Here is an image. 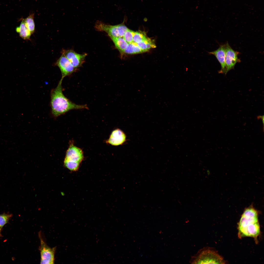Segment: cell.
Returning <instances> with one entry per match:
<instances>
[{
  "label": "cell",
  "mask_w": 264,
  "mask_h": 264,
  "mask_svg": "<svg viewBox=\"0 0 264 264\" xmlns=\"http://www.w3.org/2000/svg\"><path fill=\"white\" fill-rule=\"evenodd\" d=\"M62 81L60 79L56 87L51 91L50 105L53 115L57 117L71 110L87 109L86 105L76 104L65 96L63 92Z\"/></svg>",
  "instance_id": "cell-1"
},
{
  "label": "cell",
  "mask_w": 264,
  "mask_h": 264,
  "mask_svg": "<svg viewBox=\"0 0 264 264\" xmlns=\"http://www.w3.org/2000/svg\"><path fill=\"white\" fill-rule=\"evenodd\" d=\"M238 237H253L257 239L260 233L258 211L252 206L246 208L238 224Z\"/></svg>",
  "instance_id": "cell-2"
},
{
  "label": "cell",
  "mask_w": 264,
  "mask_h": 264,
  "mask_svg": "<svg viewBox=\"0 0 264 264\" xmlns=\"http://www.w3.org/2000/svg\"><path fill=\"white\" fill-rule=\"evenodd\" d=\"M190 262L194 264H223V258L215 251L208 247L200 249L192 258Z\"/></svg>",
  "instance_id": "cell-3"
},
{
  "label": "cell",
  "mask_w": 264,
  "mask_h": 264,
  "mask_svg": "<svg viewBox=\"0 0 264 264\" xmlns=\"http://www.w3.org/2000/svg\"><path fill=\"white\" fill-rule=\"evenodd\" d=\"M95 27L98 31L105 32L109 36L115 37H122L128 29L123 23L111 25L98 21L96 22Z\"/></svg>",
  "instance_id": "cell-4"
},
{
  "label": "cell",
  "mask_w": 264,
  "mask_h": 264,
  "mask_svg": "<svg viewBox=\"0 0 264 264\" xmlns=\"http://www.w3.org/2000/svg\"><path fill=\"white\" fill-rule=\"evenodd\" d=\"M39 236L40 243L39 247L41 256L40 264H54L56 247L51 248L48 246L43 238L41 231L39 233Z\"/></svg>",
  "instance_id": "cell-5"
},
{
  "label": "cell",
  "mask_w": 264,
  "mask_h": 264,
  "mask_svg": "<svg viewBox=\"0 0 264 264\" xmlns=\"http://www.w3.org/2000/svg\"><path fill=\"white\" fill-rule=\"evenodd\" d=\"M225 44L226 75L229 71L234 69L236 64L240 62L241 60L238 57L240 53L234 50L227 42Z\"/></svg>",
  "instance_id": "cell-6"
},
{
  "label": "cell",
  "mask_w": 264,
  "mask_h": 264,
  "mask_svg": "<svg viewBox=\"0 0 264 264\" xmlns=\"http://www.w3.org/2000/svg\"><path fill=\"white\" fill-rule=\"evenodd\" d=\"M62 54L64 55L76 68L80 66L84 62L86 54H80L72 50H63Z\"/></svg>",
  "instance_id": "cell-7"
},
{
  "label": "cell",
  "mask_w": 264,
  "mask_h": 264,
  "mask_svg": "<svg viewBox=\"0 0 264 264\" xmlns=\"http://www.w3.org/2000/svg\"><path fill=\"white\" fill-rule=\"evenodd\" d=\"M56 65L60 69L62 75L61 79L62 80L64 77L71 75L76 70V68L63 54L57 61Z\"/></svg>",
  "instance_id": "cell-8"
},
{
  "label": "cell",
  "mask_w": 264,
  "mask_h": 264,
  "mask_svg": "<svg viewBox=\"0 0 264 264\" xmlns=\"http://www.w3.org/2000/svg\"><path fill=\"white\" fill-rule=\"evenodd\" d=\"M209 55H214L220 63L221 66V70L219 73H224L225 74L226 67L225 60L226 57V49L225 44L220 45L219 48L214 51L208 52Z\"/></svg>",
  "instance_id": "cell-9"
},
{
  "label": "cell",
  "mask_w": 264,
  "mask_h": 264,
  "mask_svg": "<svg viewBox=\"0 0 264 264\" xmlns=\"http://www.w3.org/2000/svg\"><path fill=\"white\" fill-rule=\"evenodd\" d=\"M83 159L82 150L73 144H71L66 151L65 159L80 163Z\"/></svg>",
  "instance_id": "cell-10"
},
{
  "label": "cell",
  "mask_w": 264,
  "mask_h": 264,
  "mask_svg": "<svg viewBox=\"0 0 264 264\" xmlns=\"http://www.w3.org/2000/svg\"><path fill=\"white\" fill-rule=\"evenodd\" d=\"M126 136L121 130L117 129L112 132L107 142L112 145L117 146L122 144L126 141Z\"/></svg>",
  "instance_id": "cell-11"
},
{
  "label": "cell",
  "mask_w": 264,
  "mask_h": 264,
  "mask_svg": "<svg viewBox=\"0 0 264 264\" xmlns=\"http://www.w3.org/2000/svg\"><path fill=\"white\" fill-rule=\"evenodd\" d=\"M20 36L25 40H29L32 33L26 27L24 20H22L19 26L16 29Z\"/></svg>",
  "instance_id": "cell-12"
},
{
  "label": "cell",
  "mask_w": 264,
  "mask_h": 264,
  "mask_svg": "<svg viewBox=\"0 0 264 264\" xmlns=\"http://www.w3.org/2000/svg\"><path fill=\"white\" fill-rule=\"evenodd\" d=\"M113 42L116 47L121 52H123L128 44L123 37L109 36Z\"/></svg>",
  "instance_id": "cell-13"
},
{
  "label": "cell",
  "mask_w": 264,
  "mask_h": 264,
  "mask_svg": "<svg viewBox=\"0 0 264 264\" xmlns=\"http://www.w3.org/2000/svg\"><path fill=\"white\" fill-rule=\"evenodd\" d=\"M137 44L138 46L144 52L148 51L151 49L156 47L154 41L148 37H147L145 40Z\"/></svg>",
  "instance_id": "cell-14"
},
{
  "label": "cell",
  "mask_w": 264,
  "mask_h": 264,
  "mask_svg": "<svg viewBox=\"0 0 264 264\" xmlns=\"http://www.w3.org/2000/svg\"><path fill=\"white\" fill-rule=\"evenodd\" d=\"M144 52L138 45L137 44L133 42L128 44L123 53L130 54H134Z\"/></svg>",
  "instance_id": "cell-15"
},
{
  "label": "cell",
  "mask_w": 264,
  "mask_h": 264,
  "mask_svg": "<svg viewBox=\"0 0 264 264\" xmlns=\"http://www.w3.org/2000/svg\"><path fill=\"white\" fill-rule=\"evenodd\" d=\"M33 16V14H31L24 20L26 27L32 34L34 33L35 29Z\"/></svg>",
  "instance_id": "cell-16"
},
{
  "label": "cell",
  "mask_w": 264,
  "mask_h": 264,
  "mask_svg": "<svg viewBox=\"0 0 264 264\" xmlns=\"http://www.w3.org/2000/svg\"><path fill=\"white\" fill-rule=\"evenodd\" d=\"M80 163L74 161L68 160L65 159L64 164L65 166L69 170L72 171L77 170Z\"/></svg>",
  "instance_id": "cell-17"
},
{
  "label": "cell",
  "mask_w": 264,
  "mask_h": 264,
  "mask_svg": "<svg viewBox=\"0 0 264 264\" xmlns=\"http://www.w3.org/2000/svg\"><path fill=\"white\" fill-rule=\"evenodd\" d=\"M147 38L144 32L141 31L135 32L133 42L137 44L144 40Z\"/></svg>",
  "instance_id": "cell-18"
},
{
  "label": "cell",
  "mask_w": 264,
  "mask_h": 264,
  "mask_svg": "<svg viewBox=\"0 0 264 264\" xmlns=\"http://www.w3.org/2000/svg\"><path fill=\"white\" fill-rule=\"evenodd\" d=\"M11 214L5 213L0 215V231L3 227L8 222L12 216Z\"/></svg>",
  "instance_id": "cell-19"
},
{
  "label": "cell",
  "mask_w": 264,
  "mask_h": 264,
  "mask_svg": "<svg viewBox=\"0 0 264 264\" xmlns=\"http://www.w3.org/2000/svg\"><path fill=\"white\" fill-rule=\"evenodd\" d=\"M134 32V31L128 29L124 33L123 37L128 44L133 42Z\"/></svg>",
  "instance_id": "cell-20"
},
{
  "label": "cell",
  "mask_w": 264,
  "mask_h": 264,
  "mask_svg": "<svg viewBox=\"0 0 264 264\" xmlns=\"http://www.w3.org/2000/svg\"><path fill=\"white\" fill-rule=\"evenodd\" d=\"M257 118H258V119H261L262 120V121H263V125H264V115H263V116H258Z\"/></svg>",
  "instance_id": "cell-21"
},
{
  "label": "cell",
  "mask_w": 264,
  "mask_h": 264,
  "mask_svg": "<svg viewBox=\"0 0 264 264\" xmlns=\"http://www.w3.org/2000/svg\"><path fill=\"white\" fill-rule=\"evenodd\" d=\"M1 231H0V237H1V236H2L1 235Z\"/></svg>",
  "instance_id": "cell-22"
}]
</instances>
